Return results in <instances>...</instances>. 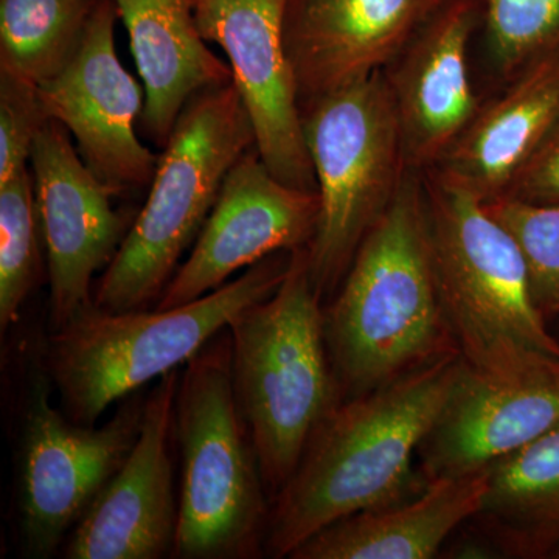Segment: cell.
Here are the masks:
<instances>
[{"label":"cell","instance_id":"obj_1","mask_svg":"<svg viewBox=\"0 0 559 559\" xmlns=\"http://www.w3.org/2000/svg\"><path fill=\"white\" fill-rule=\"evenodd\" d=\"M465 369L459 352L355 399L341 400L271 507L264 554L290 557L320 530L406 498L415 454Z\"/></svg>","mask_w":559,"mask_h":559},{"label":"cell","instance_id":"obj_2","mask_svg":"<svg viewBox=\"0 0 559 559\" xmlns=\"http://www.w3.org/2000/svg\"><path fill=\"white\" fill-rule=\"evenodd\" d=\"M323 319L341 400L459 352L441 304L421 171L407 168Z\"/></svg>","mask_w":559,"mask_h":559},{"label":"cell","instance_id":"obj_3","mask_svg":"<svg viewBox=\"0 0 559 559\" xmlns=\"http://www.w3.org/2000/svg\"><path fill=\"white\" fill-rule=\"evenodd\" d=\"M421 173L441 304L466 367L509 378L559 359L513 235L473 191L433 168Z\"/></svg>","mask_w":559,"mask_h":559},{"label":"cell","instance_id":"obj_4","mask_svg":"<svg viewBox=\"0 0 559 559\" xmlns=\"http://www.w3.org/2000/svg\"><path fill=\"white\" fill-rule=\"evenodd\" d=\"M290 255L266 257L201 299L168 310L109 312L90 305L47 340L44 370L62 412L73 423L95 425L116 401L187 366L235 316L278 288Z\"/></svg>","mask_w":559,"mask_h":559},{"label":"cell","instance_id":"obj_5","mask_svg":"<svg viewBox=\"0 0 559 559\" xmlns=\"http://www.w3.org/2000/svg\"><path fill=\"white\" fill-rule=\"evenodd\" d=\"M229 333L235 392L274 499L341 401L308 248L294 250L278 288L235 316Z\"/></svg>","mask_w":559,"mask_h":559},{"label":"cell","instance_id":"obj_6","mask_svg":"<svg viewBox=\"0 0 559 559\" xmlns=\"http://www.w3.org/2000/svg\"><path fill=\"white\" fill-rule=\"evenodd\" d=\"M173 429L182 459V487L171 557H261L271 506L235 392L229 326L187 362Z\"/></svg>","mask_w":559,"mask_h":559},{"label":"cell","instance_id":"obj_7","mask_svg":"<svg viewBox=\"0 0 559 559\" xmlns=\"http://www.w3.org/2000/svg\"><path fill=\"white\" fill-rule=\"evenodd\" d=\"M252 148V121L234 83L187 103L159 154L145 204L98 280L95 307L139 311L159 301L180 257L200 237L227 173Z\"/></svg>","mask_w":559,"mask_h":559},{"label":"cell","instance_id":"obj_8","mask_svg":"<svg viewBox=\"0 0 559 559\" xmlns=\"http://www.w3.org/2000/svg\"><path fill=\"white\" fill-rule=\"evenodd\" d=\"M301 123L320 201L308 266L323 300L340 288L409 167L384 70L308 103Z\"/></svg>","mask_w":559,"mask_h":559},{"label":"cell","instance_id":"obj_9","mask_svg":"<svg viewBox=\"0 0 559 559\" xmlns=\"http://www.w3.org/2000/svg\"><path fill=\"white\" fill-rule=\"evenodd\" d=\"M46 370L33 371L25 401L20 514L25 554L50 558L130 454L143 404L134 396L102 428L79 425L51 404Z\"/></svg>","mask_w":559,"mask_h":559},{"label":"cell","instance_id":"obj_10","mask_svg":"<svg viewBox=\"0 0 559 559\" xmlns=\"http://www.w3.org/2000/svg\"><path fill=\"white\" fill-rule=\"evenodd\" d=\"M117 20L114 0H95L75 53L38 84L47 120L68 130L81 159L116 198L150 187L159 162L135 132L145 91L119 60Z\"/></svg>","mask_w":559,"mask_h":559},{"label":"cell","instance_id":"obj_11","mask_svg":"<svg viewBox=\"0 0 559 559\" xmlns=\"http://www.w3.org/2000/svg\"><path fill=\"white\" fill-rule=\"evenodd\" d=\"M31 173L50 283V329L94 304L92 282L119 252L134 216L81 159L69 132L47 120L33 143Z\"/></svg>","mask_w":559,"mask_h":559},{"label":"cell","instance_id":"obj_12","mask_svg":"<svg viewBox=\"0 0 559 559\" xmlns=\"http://www.w3.org/2000/svg\"><path fill=\"white\" fill-rule=\"evenodd\" d=\"M319 216L318 191L288 186L272 175L255 148L246 151L227 173L189 259L179 264L157 310L201 299L235 272L274 253L308 248Z\"/></svg>","mask_w":559,"mask_h":559},{"label":"cell","instance_id":"obj_13","mask_svg":"<svg viewBox=\"0 0 559 559\" xmlns=\"http://www.w3.org/2000/svg\"><path fill=\"white\" fill-rule=\"evenodd\" d=\"M286 5L288 0H193L202 38L229 58L261 160L288 186L318 191L286 50Z\"/></svg>","mask_w":559,"mask_h":559},{"label":"cell","instance_id":"obj_14","mask_svg":"<svg viewBox=\"0 0 559 559\" xmlns=\"http://www.w3.org/2000/svg\"><path fill=\"white\" fill-rule=\"evenodd\" d=\"M179 370L159 378L143 404L134 447L75 525L69 559H159L171 555L179 506L173 491L170 433Z\"/></svg>","mask_w":559,"mask_h":559},{"label":"cell","instance_id":"obj_15","mask_svg":"<svg viewBox=\"0 0 559 559\" xmlns=\"http://www.w3.org/2000/svg\"><path fill=\"white\" fill-rule=\"evenodd\" d=\"M477 25L474 0H441L384 69L414 170L436 167L480 109L469 70Z\"/></svg>","mask_w":559,"mask_h":559},{"label":"cell","instance_id":"obj_16","mask_svg":"<svg viewBox=\"0 0 559 559\" xmlns=\"http://www.w3.org/2000/svg\"><path fill=\"white\" fill-rule=\"evenodd\" d=\"M559 426V359L509 378L463 369L423 443L428 480L488 468Z\"/></svg>","mask_w":559,"mask_h":559},{"label":"cell","instance_id":"obj_17","mask_svg":"<svg viewBox=\"0 0 559 559\" xmlns=\"http://www.w3.org/2000/svg\"><path fill=\"white\" fill-rule=\"evenodd\" d=\"M441 0H288L285 43L300 106L399 57Z\"/></svg>","mask_w":559,"mask_h":559},{"label":"cell","instance_id":"obj_18","mask_svg":"<svg viewBox=\"0 0 559 559\" xmlns=\"http://www.w3.org/2000/svg\"><path fill=\"white\" fill-rule=\"evenodd\" d=\"M488 468L437 477L418 492L333 522L290 554L293 559H429L484 503Z\"/></svg>","mask_w":559,"mask_h":559},{"label":"cell","instance_id":"obj_19","mask_svg":"<svg viewBox=\"0 0 559 559\" xmlns=\"http://www.w3.org/2000/svg\"><path fill=\"white\" fill-rule=\"evenodd\" d=\"M145 91L140 127L164 148L187 103L234 83L230 66L202 38L193 0H114Z\"/></svg>","mask_w":559,"mask_h":559},{"label":"cell","instance_id":"obj_20","mask_svg":"<svg viewBox=\"0 0 559 559\" xmlns=\"http://www.w3.org/2000/svg\"><path fill=\"white\" fill-rule=\"evenodd\" d=\"M559 117V55L536 62L481 105L433 170L481 201L503 197Z\"/></svg>","mask_w":559,"mask_h":559},{"label":"cell","instance_id":"obj_21","mask_svg":"<svg viewBox=\"0 0 559 559\" xmlns=\"http://www.w3.org/2000/svg\"><path fill=\"white\" fill-rule=\"evenodd\" d=\"M474 520L514 557L559 550V426L489 465L487 495Z\"/></svg>","mask_w":559,"mask_h":559},{"label":"cell","instance_id":"obj_22","mask_svg":"<svg viewBox=\"0 0 559 559\" xmlns=\"http://www.w3.org/2000/svg\"><path fill=\"white\" fill-rule=\"evenodd\" d=\"M95 0H0V70L38 86L79 47Z\"/></svg>","mask_w":559,"mask_h":559},{"label":"cell","instance_id":"obj_23","mask_svg":"<svg viewBox=\"0 0 559 559\" xmlns=\"http://www.w3.org/2000/svg\"><path fill=\"white\" fill-rule=\"evenodd\" d=\"M492 79L506 86L559 55V0H474Z\"/></svg>","mask_w":559,"mask_h":559},{"label":"cell","instance_id":"obj_24","mask_svg":"<svg viewBox=\"0 0 559 559\" xmlns=\"http://www.w3.org/2000/svg\"><path fill=\"white\" fill-rule=\"evenodd\" d=\"M40 224L31 167L0 183V329L20 319L40 272Z\"/></svg>","mask_w":559,"mask_h":559},{"label":"cell","instance_id":"obj_25","mask_svg":"<svg viewBox=\"0 0 559 559\" xmlns=\"http://www.w3.org/2000/svg\"><path fill=\"white\" fill-rule=\"evenodd\" d=\"M527 261L533 301L547 322L559 319V205L502 197L485 202Z\"/></svg>","mask_w":559,"mask_h":559},{"label":"cell","instance_id":"obj_26","mask_svg":"<svg viewBox=\"0 0 559 559\" xmlns=\"http://www.w3.org/2000/svg\"><path fill=\"white\" fill-rule=\"evenodd\" d=\"M46 121L38 86L0 70V183L31 167L33 143Z\"/></svg>","mask_w":559,"mask_h":559},{"label":"cell","instance_id":"obj_27","mask_svg":"<svg viewBox=\"0 0 559 559\" xmlns=\"http://www.w3.org/2000/svg\"><path fill=\"white\" fill-rule=\"evenodd\" d=\"M503 197L559 205V117Z\"/></svg>","mask_w":559,"mask_h":559},{"label":"cell","instance_id":"obj_28","mask_svg":"<svg viewBox=\"0 0 559 559\" xmlns=\"http://www.w3.org/2000/svg\"><path fill=\"white\" fill-rule=\"evenodd\" d=\"M554 558H558L559 559V550H557V554L554 555Z\"/></svg>","mask_w":559,"mask_h":559}]
</instances>
